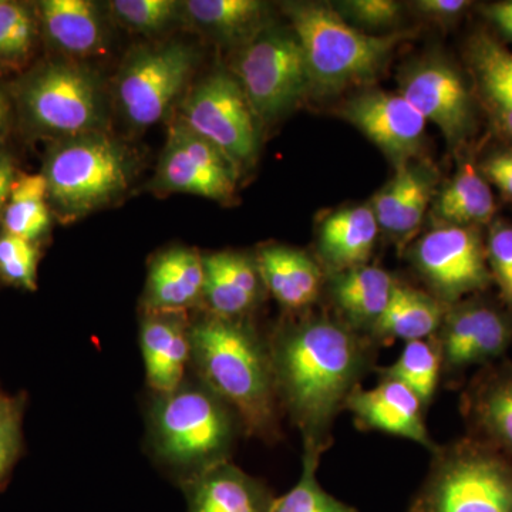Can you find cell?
<instances>
[{
    "instance_id": "1",
    "label": "cell",
    "mask_w": 512,
    "mask_h": 512,
    "mask_svg": "<svg viewBox=\"0 0 512 512\" xmlns=\"http://www.w3.org/2000/svg\"><path fill=\"white\" fill-rule=\"evenodd\" d=\"M308 312L282 322L266 342L282 414L301 431L303 450L323 456L350 393L376 370L380 348L338 316Z\"/></svg>"
},
{
    "instance_id": "2",
    "label": "cell",
    "mask_w": 512,
    "mask_h": 512,
    "mask_svg": "<svg viewBox=\"0 0 512 512\" xmlns=\"http://www.w3.org/2000/svg\"><path fill=\"white\" fill-rule=\"evenodd\" d=\"M195 376L237 413L244 434L274 444L282 439L268 342L247 319L205 313L190 325Z\"/></svg>"
},
{
    "instance_id": "3",
    "label": "cell",
    "mask_w": 512,
    "mask_h": 512,
    "mask_svg": "<svg viewBox=\"0 0 512 512\" xmlns=\"http://www.w3.org/2000/svg\"><path fill=\"white\" fill-rule=\"evenodd\" d=\"M241 433L237 413L198 377L156 394L148 412L151 451L180 484L231 460Z\"/></svg>"
},
{
    "instance_id": "4",
    "label": "cell",
    "mask_w": 512,
    "mask_h": 512,
    "mask_svg": "<svg viewBox=\"0 0 512 512\" xmlns=\"http://www.w3.org/2000/svg\"><path fill=\"white\" fill-rule=\"evenodd\" d=\"M293 35L308 64L312 87L338 92L376 79L409 32L369 35L350 26L338 10L319 3L289 6Z\"/></svg>"
},
{
    "instance_id": "5",
    "label": "cell",
    "mask_w": 512,
    "mask_h": 512,
    "mask_svg": "<svg viewBox=\"0 0 512 512\" xmlns=\"http://www.w3.org/2000/svg\"><path fill=\"white\" fill-rule=\"evenodd\" d=\"M409 512H512V461L467 434L437 444Z\"/></svg>"
},
{
    "instance_id": "6",
    "label": "cell",
    "mask_w": 512,
    "mask_h": 512,
    "mask_svg": "<svg viewBox=\"0 0 512 512\" xmlns=\"http://www.w3.org/2000/svg\"><path fill=\"white\" fill-rule=\"evenodd\" d=\"M59 217L79 220L119 197L131 178L126 151L100 131L70 137L56 148L43 174Z\"/></svg>"
},
{
    "instance_id": "7",
    "label": "cell",
    "mask_w": 512,
    "mask_h": 512,
    "mask_svg": "<svg viewBox=\"0 0 512 512\" xmlns=\"http://www.w3.org/2000/svg\"><path fill=\"white\" fill-rule=\"evenodd\" d=\"M434 339L440 349L443 382L457 387L471 369L503 359L512 343V318L503 305L471 296L447 306Z\"/></svg>"
},
{
    "instance_id": "8",
    "label": "cell",
    "mask_w": 512,
    "mask_h": 512,
    "mask_svg": "<svg viewBox=\"0 0 512 512\" xmlns=\"http://www.w3.org/2000/svg\"><path fill=\"white\" fill-rule=\"evenodd\" d=\"M238 77L256 119L266 121L292 109L312 87L302 47L285 33L252 40L239 59Z\"/></svg>"
},
{
    "instance_id": "9",
    "label": "cell",
    "mask_w": 512,
    "mask_h": 512,
    "mask_svg": "<svg viewBox=\"0 0 512 512\" xmlns=\"http://www.w3.org/2000/svg\"><path fill=\"white\" fill-rule=\"evenodd\" d=\"M410 256L431 295L444 305L471 298L493 284L485 242L476 227L441 225L419 239Z\"/></svg>"
},
{
    "instance_id": "10",
    "label": "cell",
    "mask_w": 512,
    "mask_h": 512,
    "mask_svg": "<svg viewBox=\"0 0 512 512\" xmlns=\"http://www.w3.org/2000/svg\"><path fill=\"white\" fill-rule=\"evenodd\" d=\"M194 49L181 42L144 47L124 64L117 100L128 123L150 127L161 121L194 70Z\"/></svg>"
},
{
    "instance_id": "11",
    "label": "cell",
    "mask_w": 512,
    "mask_h": 512,
    "mask_svg": "<svg viewBox=\"0 0 512 512\" xmlns=\"http://www.w3.org/2000/svg\"><path fill=\"white\" fill-rule=\"evenodd\" d=\"M256 120L238 80L227 73H214L185 99L180 121L239 168L255 157Z\"/></svg>"
},
{
    "instance_id": "12",
    "label": "cell",
    "mask_w": 512,
    "mask_h": 512,
    "mask_svg": "<svg viewBox=\"0 0 512 512\" xmlns=\"http://www.w3.org/2000/svg\"><path fill=\"white\" fill-rule=\"evenodd\" d=\"M25 100L40 127L69 138L97 131L101 121L96 79L76 64H49L33 77Z\"/></svg>"
},
{
    "instance_id": "13",
    "label": "cell",
    "mask_w": 512,
    "mask_h": 512,
    "mask_svg": "<svg viewBox=\"0 0 512 512\" xmlns=\"http://www.w3.org/2000/svg\"><path fill=\"white\" fill-rule=\"evenodd\" d=\"M239 168L181 121L171 127L158 165L160 190L228 201L237 188Z\"/></svg>"
},
{
    "instance_id": "14",
    "label": "cell",
    "mask_w": 512,
    "mask_h": 512,
    "mask_svg": "<svg viewBox=\"0 0 512 512\" xmlns=\"http://www.w3.org/2000/svg\"><path fill=\"white\" fill-rule=\"evenodd\" d=\"M400 94L426 121L440 128L447 143L458 146L473 130L470 92L460 74L443 60L430 59L410 67Z\"/></svg>"
},
{
    "instance_id": "15",
    "label": "cell",
    "mask_w": 512,
    "mask_h": 512,
    "mask_svg": "<svg viewBox=\"0 0 512 512\" xmlns=\"http://www.w3.org/2000/svg\"><path fill=\"white\" fill-rule=\"evenodd\" d=\"M343 116L399 165L423 148L427 121L400 93L367 92L346 104Z\"/></svg>"
},
{
    "instance_id": "16",
    "label": "cell",
    "mask_w": 512,
    "mask_h": 512,
    "mask_svg": "<svg viewBox=\"0 0 512 512\" xmlns=\"http://www.w3.org/2000/svg\"><path fill=\"white\" fill-rule=\"evenodd\" d=\"M467 436L512 461V362L498 360L477 370L460 397Z\"/></svg>"
},
{
    "instance_id": "17",
    "label": "cell",
    "mask_w": 512,
    "mask_h": 512,
    "mask_svg": "<svg viewBox=\"0 0 512 512\" xmlns=\"http://www.w3.org/2000/svg\"><path fill=\"white\" fill-rule=\"evenodd\" d=\"M345 410L362 431H377L414 441L427 450L437 447L426 426V407L417 394L403 383L380 379L372 389L356 387L346 402Z\"/></svg>"
},
{
    "instance_id": "18",
    "label": "cell",
    "mask_w": 512,
    "mask_h": 512,
    "mask_svg": "<svg viewBox=\"0 0 512 512\" xmlns=\"http://www.w3.org/2000/svg\"><path fill=\"white\" fill-rule=\"evenodd\" d=\"M190 325L185 313L144 312L140 346L154 394L173 392L183 384L191 366Z\"/></svg>"
},
{
    "instance_id": "19",
    "label": "cell",
    "mask_w": 512,
    "mask_h": 512,
    "mask_svg": "<svg viewBox=\"0 0 512 512\" xmlns=\"http://www.w3.org/2000/svg\"><path fill=\"white\" fill-rule=\"evenodd\" d=\"M202 256L205 279L201 305L218 318L247 319L265 289L255 258L232 251Z\"/></svg>"
},
{
    "instance_id": "20",
    "label": "cell",
    "mask_w": 512,
    "mask_h": 512,
    "mask_svg": "<svg viewBox=\"0 0 512 512\" xmlns=\"http://www.w3.org/2000/svg\"><path fill=\"white\" fill-rule=\"evenodd\" d=\"M190 512H271V488L231 460L212 466L181 484Z\"/></svg>"
},
{
    "instance_id": "21",
    "label": "cell",
    "mask_w": 512,
    "mask_h": 512,
    "mask_svg": "<svg viewBox=\"0 0 512 512\" xmlns=\"http://www.w3.org/2000/svg\"><path fill=\"white\" fill-rule=\"evenodd\" d=\"M266 291L291 313L311 311L326 285L325 268L316 259L286 245H269L255 258Z\"/></svg>"
},
{
    "instance_id": "22",
    "label": "cell",
    "mask_w": 512,
    "mask_h": 512,
    "mask_svg": "<svg viewBox=\"0 0 512 512\" xmlns=\"http://www.w3.org/2000/svg\"><path fill=\"white\" fill-rule=\"evenodd\" d=\"M204 256L191 248H171L148 269L144 312L185 313L202 303Z\"/></svg>"
},
{
    "instance_id": "23",
    "label": "cell",
    "mask_w": 512,
    "mask_h": 512,
    "mask_svg": "<svg viewBox=\"0 0 512 512\" xmlns=\"http://www.w3.org/2000/svg\"><path fill=\"white\" fill-rule=\"evenodd\" d=\"M396 279L376 265H363L330 275L329 295L336 315L356 332L372 338L386 311Z\"/></svg>"
},
{
    "instance_id": "24",
    "label": "cell",
    "mask_w": 512,
    "mask_h": 512,
    "mask_svg": "<svg viewBox=\"0 0 512 512\" xmlns=\"http://www.w3.org/2000/svg\"><path fill=\"white\" fill-rule=\"evenodd\" d=\"M380 228L372 205H357L329 215L319 229L320 261L330 275L367 265Z\"/></svg>"
},
{
    "instance_id": "25",
    "label": "cell",
    "mask_w": 512,
    "mask_h": 512,
    "mask_svg": "<svg viewBox=\"0 0 512 512\" xmlns=\"http://www.w3.org/2000/svg\"><path fill=\"white\" fill-rule=\"evenodd\" d=\"M446 311L447 305L430 292L396 279L386 311L373 329L372 339L379 348L399 339L404 343L429 339L436 335Z\"/></svg>"
},
{
    "instance_id": "26",
    "label": "cell",
    "mask_w": 512,
    "mask_h": 512,
    "mask_svg": "<svg viewBox=\"0 0 512 512\" xmlns=\"http://www.w3.org/2000/svg\"><path fill=\"white\" fill-rule=\"evenodd\" d=\"M468 62L495 127L512 140V53L487 33L471 37Z\"/></svg>"
},
{
    "instance_id": "27",
    "label": "cell",
    "mask_w": 512,
    "mask_h": 512,
    "mask_svg": "<svg viewBox=\"0 0 512 512\" xmlns=\"http://www.w3.org/2000/svg\"><path fill=\"white\" fill-rule=\"evenodd\" d=\"M47 35L64 52L90 56L103 46L97 10L87 0H45L40 5Z\"/></svg>"
},
{
    "instance_id": "28",
    "label": "cell",
    "mask_w": 512,
    "mask_h": 512,
    "mask_svg": "<svg viewBox=\"0 0 512 512\" xmlns=\"http://www.w3.org/2000/svg\"><path fill=\"white\" fill-rule=\"evenodd\" d=\"M436 214L440 220L447 222L446 225L458 227H476L494 217L493 192L473 164H464L441 192L436 204Z\"/></svg>"
},
{
    "instance_id": "29",
    "label": "cell",
    "mask_w": 512,
    "mask_h": 512,
    "mask_svg": "<svg viewBox=\"0 0 512 512\" xmlns=\"http://www.w3.org/2000/svg\"><path fill=\"white\" fill-rule=\"evenodd\" d=\"M184 9L191 22L227 42L254 37L265 18L258 0H188Z\"/></svg>"
},
{
    "instance_id": "30",
    "label": "cell",
    "mask_w": 512,
    "mask_h": 512,
    "mask_svg": "<svg viewBox=\"0 0 512 512\" xmlns=\"http://www.w3.org/2000/svg\"><path fill=\"white\" fill-rule=\"evenodd\" d=\"M375 372L379 373V379L397 380L412 389L424 407L429 409L440 383H443L439 345L434 336L406 342L396 362L376 367Z\"/></svg>"
},
{
    "instance_id": "31",
    "label": "cell",
    "mask_w": 512,
    "mask_h": 512,
    "mask_svg": "<svg viewBox=\"0 0 512 512\" xmlns=\"http://www.w3.org/2000/svg\"><path fill=\"white\" fill-rule=\"evenodd\" d=\"M47 200L45 175L22 174L16 177L3 217L6 232L30 242L46 234L50 225Z\"/></svg>"
},
{
    "instance_id": "32",
    "label": "cell",
    "mask_w": 512,
    "mask_h": 512,
    "mask_svg": "<svg viewBox=\"0 0 512 512\" xmlns=\"http://www.w3.org/2000/svg\"><path fill=\"white\" fill-rule=\"evenodd\" d=\"M320 458L318 453L303 450L301 478L288 493L275 497L271 512H359L323 490L316 477Z\"/></svg>"
},
{
    "instance_id": "33",
    "label": "cell",
    "mask_w": 512,
    "mask_h": 512,
    "mask_svg": "<svg viewBox=\"0 0 512 512\" xmlns=\"http://www.w3.org/2000/svg\"><path fill=\"white\" fill-rule=\"evenodd\" d=\"M39 252L35 242L5 234L0 237V276L10 285L35 292Z\"/></svg>"
},
{
    "instance_id": "34",
    "label": "cell",
    "mask_w": 512,
    "mask_h": 512,
    "mask_svg": "<svg viewBox=\"0 0 512 512\" xmlns=\"http://www.w3.org/2000/svg\"><path fill=\"white\" fill-rule=\"evenodd\" d=\"M485 251L501 305L512 318V225L495 224L485 242Z\"/></svg>"
},
{
    "instance_id": "35",
    "label": "cell",
    "mask_w": 512,
    "mask_h": 512,
    "mask_svg": "<svg viewBox=\"0 0 512 512\" xmlns=\"http://www.w3.org/2000/svg\"><path fill=\"white\" fill-rule=\"evenodd\" d=\"M110 5L121 22L144 33L167 28L178 10V3L173 0H116Z\"/></svg>"
},
{
    "instance_id": "36",
    "label": "cell",
    "mask_w": 512,
    "mask_h": 512,
    "mask_svg": "<svg viewBox=\"0 0 512 512\" xmlns=\"http://www.w3.org/2000/svg\"><path fill=\"white\" fill-rule=\"evenodd\" d=\"M431 190H433V175L417 167L416 180L400 208L390 234L399 248H404V245L419 231L424 214L429 207Z\"/></svg>"
},
{
    "instance_id": "37",
    "label": "cell",
    "mask_w": 512,
    "mask_h": 512,
    "mask_svg": "<svg viewBox=\"0 0 512 512\" xmlns=\"http://www.w3.org/2000/svg\"><path fill=\"white\" fill-rule=\"evenodd\" d=\"M396 175L382 190L377 192L373 201L372 210L375 212L377 224L384 234H392L394 222L397 220L410 188L416 180L417 167L407 163L396 167Z\"/></svg>"
},
{
    "instance_id": "38",
    "label": "cell",
    "mask_w": 512,
    "mask_h": 512,
    "mask_svg": "<svg viewBox=\"0 0 512 512\" xmlns=\"http://www.w3.org/2000/svg\"><path fill=\"white\" fill-rule=\"evenodd\" d=\"M32 22L28 12L13 3L0 2V55L19 56L29 49Z\"/></svg>"
},
{
    "instance_id": "39",
    "label": "cell",
    "mask_w": 512,
    "mask_h": 512,
    "mask_svg": "<svg viewBox=\"0 0 512 512\" xmlns=\"http://www.w3.org/2000/svg\"><path fill=\"white\" fill-rule=\"evenodd\" d=\"M346 18L369 29L392 28L402 16V5L396 0H349L340 3Z\"/></svg>"
},
{
    "instance_id": "40",
    "label": "cell",
    "mask_w": 512,
    "mask_h": 512,
    "mask_svg": "<svg viewBox=\"0 0 512 512\" xmlns=\"http://www.w3.org/2000/svg\"><path fill=\"white\" fill-rule=\"evenodd\" d=\"M23 403L0 420V484L5 483L22 454Z\"/></svg>"
},
{
    "instance_id": "41",
    "label": "cell",
    "mask_w": 512,
    "mask_h": 512,
    "mask_svg": "<svg viewBox=\"0 0 512 512\" xmlns=\"http://www.w3.org/2000/svg\"><path fill=\"white\" fill-rule=\"evenodd\" d=\"M484 177L512 200V151L494 154L481 165Z\"/></svg>"
},
{
    "instance_id": "42",
    "label": "cell",
    "mask_w": 512,
    "mask_h": 512,
    "mask_svg": "<svg viewBox=\"0 0 512 512\" xmlns=\"http://www.w3.org/2000/svg\"><path fill=\"white\" fill-rule=\"evenodd\" d=\"M416 9L431 19H454L471 5L467 0H419Z\"/></svg>"
},
{
    "instance_id": "43",
    "label": "cell",
    "mask_w": 512,
    "mask_h": 512,
    "mask_svg": "<svg viewBox=\"0 0 512 512\" xmlns=\"http://www.w3.org/2000/svg\"><path fill=\"white\" fill-rule=\"evenodd\" d=\"M485 16L512 42V0L491 3L484 9Z\"/></svg>"
},
{
    "instance_id": "44",
    "label": "cell",
    "mask_w": 512,
    "mask_h": 512,
    "mask_svg": "<svg viewBox=\"0 0 512 512\" xmlns=\"http://www.w3.org/2000/svg\"><path fill=\"white\" fill-rule=\"evenodd\" d=\"M16 174L12 161L6 156H0V210L8 204L10 191L15 183Z\"/></svg>"
},
{
    "instance_id": "45",
    "label": "cell",
    "mask_w": 512,
    "mask_h": 512,
    "mask_svg": "<svg viewBox=\"0 0 512 512\" xmlns=\"http://www.w3.org/2000/svg\"><path fill=\"white\" fill-rule=\"evenodd\" d=\"M22 403V399H19V397H9L6 394L0 393V420L8 416L12 410H15Z\"/></svg>"
},
{
    "instance_id": "46",
    "label": "cell",
    "mask_w": 512,
    "mask_h": 512,
    "mask_svg": "<svg viewBox=\"0 0 512 512\" xmlns=\"http://www.w3.org/2000/svg\"><path fill=\"white\" fill-rule=\"evenodd\" d=\"M5 117H6V104H5V100H3V97L0 96V127H2L3 123H5Z\"/></svg>"
}]
</instances>
